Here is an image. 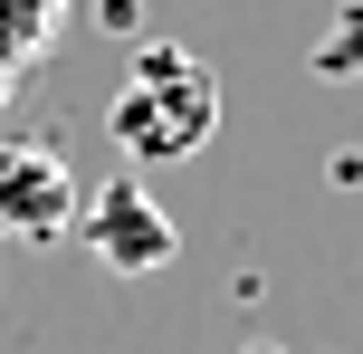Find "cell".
Listing matches in <instances>:
<instances>
[{"label":"cell","mask_w":363,"mask_h":354,"mask_svg":"<svg viewBox=\"0 0 363 354\" xmlns=\"http://www.w3.org/2000/svg\"><path fill=\"white\" fill-rule=\"evenodd\" d=\"M0 230H10V240H57V230H77V192H67V172H57L38 144L0 153Z\"/></svg>","instance_id":"cell-3"},{"label":"cell","mask_w":363,"mask_h":354,"mask_svg":"<svg viewBox=\"0 0 363 354\" xmlns=\"http://www.w3.org/2000/svg\"><path fill=\"white\" fill-rule=\"evenodd\" d=\"M77 211H86V221H77V249H86V259H106L115 278H153V268H172V249H182L172 211L153 201V192L134 182V172L96 182Z\"/></svg>","instance_id":"cell-2"},{"label":"cell","mask_w":363,"mask_h":354,"mask_svg":"<svg viewBox=\"0 0 363 354\" xmlns=\"http://www.w3.org/2000/svg\"><path fill=\"white\" fill-rule=\"evenodd\" d=\"M211 125H220V77L191 48H172V38H153L134 57L115 106H106V134H115L125 163H191L211 144Z\"/></svg>","instance_id":"cell-1"}]
</instances>
